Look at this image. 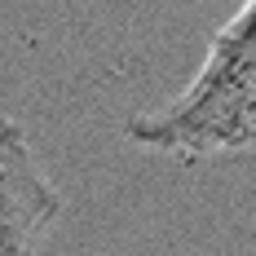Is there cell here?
Wrapping results in <instances>:
<instances>
[{"instance_id":"cell-1","label":"cell","mask_w":256,"mask_h":256,"mask_svg":"<svg viewBox=\"0 0 256 256\" xmlns=\"http://www.w3.org/2000/svg\"><path fill=\"white\" fill-rule=\"evenodd\" d=\"M62 194L49 181L22 124L0 120V256H40Z\"/></svg>"},{"instance_id":"cell-2","label":"cell","mask_w":256,"mask_h":256,"mask_svg":"<svg viewBox=\"0 0 256 256\" xmlns=\"http://www.w3.org/2000/svg\"><path fill=\"white\" fill-rule=\"evenodd\" d=\"M128 142L159 154H177V159L248 150V146H256V80L238 98L212 106L204 115H186V120L164 115V110L137 115V120H128Z\"/></svg>"},{"instance_id":"cell-3","label":"cell","mask_w":256,"mask_h":256,"mask_svg":"<svg viewBox=\"0 0 256 256\" xmlns=\"http://www.w3.org/2000/svg\"><path fill=\"white\" fill-rule=\"evenodd\" d=\"M256 80V0H248L230 22L216 31V40L208 44L204 66L194 71V80L181 88L168 106H159L164 115H204L212 106L238 98Z\"/></svg>"}]
</instances>
